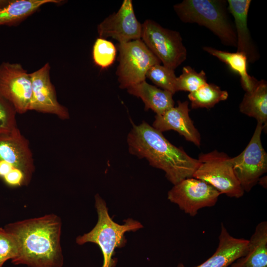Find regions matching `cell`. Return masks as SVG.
Instances as JSON below:
<instances>
[{"label":"cell","mask_w":267,"mask_h":267,"mask_svg":"<svg viewBox=\"0 0 267 267\" xmlns=\"http://www.w3.org/2000/svg\"><path fill=\"white\" fill-rule=\"evenodd\" d=\"M62 222L53 214L9 223L4 228L13 234L19 245L15 265L29 267H62L60 244Z\"/></svg>","instance_id":"6da1fadb"},{"label":"cell","mask_w":267,"mask_h":267,"mask_svg":"<svg viewBox=\"0 0 267 267\" xmlns=\"http://www.w3.org/2000/svg\"><path fill=\"white\" fill-rule=\"evenodd\" d=\"M127 141L131 154L144 158L150 166L163 170L173 185L193 177L199 165L198 159L172 144L162 133L145 121L138 125L133 124Z\"/></svg>","instance_id":"7a4b0ae2"},{"label":"cell","mask_w":267,"mask_h":267,"mask_svg":"<svg viewBox=\"0 0 267 267\" xmlns=\"http://www.w3.org/2000/svg\"><path fill=\"white\" fill-rule=\"evenodd\" d=\"M94 198L97 222L90 231L77 237L76 242L79 245L88 242L96 244L103 256L101 267H115L117 262L113 258L115 251L126 245V233L137 231L143 226L140 222L131 218L125 220L123 224L116 222L109 215L105 200L98 194Z\"/></svg>","instance_id":"3957f363"},{"label":"cell","mask_w":267,"mask_h":267,"mask_svg":"<svg viewBox=\"0 0 267 267\" xmlns=\"http://www.w3.org/2000/svg\"><path fill=\"white\" fill-rule=\"evenodd\" d=\"M226 2L220 0H184L173 7L182 22L204 26L224 45L236 47L235 28L227 12Z\"/></svg>","instance_id":"277c9868"},{"label":"cell","mask_w":267,"mask_h":267,"mask_svg":"<svg viewBox=\"0 0 267 267\" xmlns=\"http://www.w3.org/2000/svg\"><path fill=\"white\" fill-rule=\"evenodd\" d=\"M198 160L193 178L210 184L221 194L235 198L243 196L245 192L234 174L231 157L215 150L200 153Z\"/></svg>","instance_id":"5b68a950"},{"label":"cell","mask_w":267,"mask_h":267,"mask_svg":"<svg viewBox=\"0 0 267 267\" xmlns=\"http://www.w3.org/2000/svg\"><path fill=\"white\" fill-rule=\"evenodd\" d=\"M116 47L119 52L116 75L121 89L145 81L148 70L161 63L141 39L118 43Z\"/></svg>","instance_id":"8992f818"},{"label":"cell","mask_w":267,"mask_h":267,"mask_svg":"<svg viewBox=\"0 0 267 267\" xmlns=\"http://www.w3.org/2000/svg\"><path fill=\"white\" fill-rule=\"evenodd\" d=\"M141 40L164 66L174 70L187 57L180 33L147 19L142 24Z\"/></svg>","instance_id":"52a82bcc"},{"label":"cell","mask_w":267,"mask_h":267,"mask_svg":"<svg viewBox=\"0 0 267 267\" xmlns=\"http://www.w3.org/2000/svg\"><path fill=\"white\" fill-rule=\"evenodd\" d=\"M263 130V125L257 122L246 148L238 155L231 158L234 174L244 192H249L267 171V153L261 141Z\"/></svg>","instance_id":"ba28073f"},{"label":"cell","mask_w":267,"mask_h":267,"mask_svg":"<svg viewBox=\"0 0 267 267\" xmlns=\"http://www.w3.org/2000/svg\"><path fill=\"white\" fill-rule=\"evenodd\" d=\"M221 194L207 182L191 177L174 185L168 192V199L185 214L194 217L201 209L215 206Z\"/></svg>","instance_id":"9c48e42d"},{"label":"cell","mask_w":267,"mask_h":267,"mask_svg":"<svg viewBox=\"0 0 267 267\" xmlns=\"http://www.w3.org/2000/svg\"><path fill=\"white\" fill-rule=\"evenodd\" d=\"M0 93L14 106L17 113L30 110L32 81L30 73L19 63L0 64Z\"/></svg>","instance_id":"30bf717a"},{"label":"cell","mask_w":267,"mask_h":267,"mask_svg":"<svg viewBox=\"0 0 267 267\" xmlns=\"http://www.w3.org/2000/svg\"><path fill=\"white\" fill-rule=\"evenodd\" d=\"M99 38H112L118 43L141 39L142 24L137 19L131 0H124L117 12L100 22L97 27Z\"/></svg>","instance_id":"8fae6325"},{"label":"cell","mask_w":267,"mask_h":267,"mask_svg":"<svg viewBox=\"0 0 267 267\" xmlns=\"http://www.w3.org/2000/svg\"><path fill=\"white\" fill-rule=\"evenodd\" d=\"M50 66L46 63L30 73L32 81V98L30 110L52 114L62 119L69 118L67 109L58 101L50 77Z\"/></svg>","instance_id":"7c38bea8"},{"label":"cell","mask_w":267,"mask_h":267,"mask_svg":"<svg viewBox=\"0 0 267 267\" xmlns=\"http://www.w3.org/2000/svg\"><path fill=\"white\" fill-rule=\"evenodd\" d=\"M188 104L187 101H178L177 106H174L162 115H156L152 126L161 133L176 131L187 141L199 146L201 136L189 115Z\"/></svg>","instance_id":"4fadbf2b"},{"label":"cell","mask_w":267,"mask_h":267,"mask_svg":"<svg viewBox=\"0 0 267 267\" xmlns=\"http://www.w3.org/2000/svg\"><path fill=\"white\" fill-rule=\"evenodd\" d=\"M0 161L21 169L31 178L34 171L32 154L28 141L18 128L8 134L0 135Z\"/></svg>","instance_id":"5bb4252c"},{"label":"cell","mask_w":267,"mask_h":267,"mask_svg":"<svg viewBox=\"0 0 267 267\" xmlns=\"http://www.w3.org/2000/svg\"><path fill=\"white\" fill-rule=\"evenodd\" d=\"M219 241L218 246L213 255L194 267H229L247 253L248 240L232 236L223 223H221ZM176 267L184 266L179 263Z\"/></svg>","instance_id":"9a60e30c"},{"label":"cell","mask_w":267,"mask_h":267,"mask_svg":"<svg viewBox=\"0 0 267 267\" xmlns=\"http://www.w3.org/2000/svg\"><path fill=\"white\" fill-rule=\"evenodd\" d=\"M250 0H228V10L234 19L237 40V51L244 54L248 62L254 63L260 55L254 44L247 25Z\"/></svg>","instance_id":"2e32d148"},{"label":"cell","mask_w":267,"mask_h":267,"mask_svg":"<svg viewBox=\"0 0 267 267\" xmlns=\"http://www.w3.org/2000/svg\"><path fill=\"white\" fill-rule=\"evenodd\" d=\"M127 89L129 94L142 100L145 110L151 109L157 115L163 114L175 105L172 93L150 85L146 81Z\"/></svg>","instance_id":"e0dca14e"},{"label":"cell","mask_w":267,"mask_h":267,"mask_svg":"<svg viewBox=\"0 0 267 267\" xmlns=\"http://www.w3.org/2000/svg\"><path fill=\"white\" fill-rule=\"evenodd\" d=\"M230 267H267V222L258 223L248 240L246 254L234 261Z\"/></svg>","instance_id":"ac0fdd59"},{"label":"cell","mask_w":267,"mask_h":267,"mask_svg":"<svg viewBox=\"0 0 267 267\" xmlns=\"http://www.w3.org/2000/svg\"><path fill=\"white\" fill-rule=\"evenodd\" d=\"M240 111L254 118L262 124L264 130L267 126V83L265 80H257L251 90L245 92L239 105Z\"/></svg>","instance_id":"d6986e66"},{"label":"cell","mask_w":267,"mask_h":267,"mask_svg":"<svg viewBox=\"0 0 267 267\" xmlns=\"http://www.w3.org/2000/svg\"><path fill=\"white\" fill-rule=\"evenodd\" d=\"M59 0H9L0 7V26H15L36 12L43 5L58 3Z\"/></svg>","instance_id":"ffe728a7"},{"label":"cell","mask_w":267,"mask_h":267,"mask_svg":"<svg viewBox=\"0 0 267 267\" xmlns=\"http://www.w3.org/2000/svg\"><path fill=\"white\" fill-rule=\"evenodd\" d=\"M203 49L216 57L226 64L233 71L237 73L240 77L241 86L245 92L252 89L257 80L248 74V61L244 54L238 52H230L220 50L210 46H204Z\"/></svg>","instance_id":"44dd1931"},{"label":"cell","mask_w":267,"mask_h":267,"mask_svg":"<svg viewBox=\"0 0 267 267\" xmlns=\"http://www.w3.org/2000/svg\"><path fill=\"white\" fill-rule=\"evenodd\" d=\"M228 96V94L226 90H222L215 84L208 83L197 90L189 92L188 95L193 109H209L219 102L226 100Z\"/></svg>","instance_id":"7402d4cb"},{"label":"cell","mask_w":267,"mask_h":267,"mask_svg":"<svg viewBox=\"0 0 267 267\" xmlns=\"http://www.w3.org/2000/svg\"><path fill=\"white\" fill-rule=\"evenodd\" d=\"M146 78L163 89L168 90L173 94L177 91V78L174 70L158 64L152 66L147 71Z\"/></svg>","instance_id":"603a6c76"},{"label":"cell","mask_w":267,"mask_h":267,"mask_svg":"<svg viewBox=\"0 0 267 267\" xmlns=\"http://www.w3.org/2000/svg\"><path fill=\"white\" fill-rule=\"evenodd\" d=\"M117 48L111 41L98 38L92 48V58L94 63L101 69L110 67L114 62Z\"/></svg>","instance_id":"cb8c5ba5"},{"label":"cell","mask_w":267,"mask_h":267,"mask_svg":"<svg viewBox=\"0 0 267 267\" xmlns=\"http://www.w3.org/2000/svg\"><path fill=\"white\" fill-rule=\"evenodd\" d=\"M207 77L205 72H197L190 66L183 67L181 74L177 78L176 89L191 92L206 84Z\"/></svg>","instance_id":"d4e9b609"},{"label":"cell","mask_w":267,"mask_h":267,"mask_svg":"<svg viewBox=\"0 0 267 267\" xmlns=\"http://www.w3.org/2000/svg\"><path fill=\"white\" fill-rule=\"evenodd\" d=\"M19 245L16 237L0 227V267H2L5 262L16 258L19 254Z\"/></svg>","instance_id":"484cf974"},{"label":"cell","mask_w":267,"mask_h":267,"mask_svg":"<svg viewBox=\"0 0 267 267\" xmlns=\"http://www.w3.org/2000/svg\"><path fill=\"white\" fill-rule=\"evenodd\" d=\"M12 104L0 93V135L8 134L17 129Z\"/></svg>","instance_id":"4316f807"},{"label":"cell","mask_w":267,"mask_h":267,"mask_svg":"<svg viewBox=\"0 0 267 267\" xmlns=\"http://www.w3.org/2000/svg\"><path fill=\"white\" fill-rule=\"evenodd\" d=\"M3 179L10 186H18L28 184L31 178L21 169L14 167Z\"/></svg>","instance_id":"83f0119b"},{"label":"cell","mask_w":267,"mask_h":267,"mask_svg":"<svg viewBox=\"0 0 267 267\" xmlns=\"http://www.w3.org/2000/svg\"><path fill=\"white\" fill-rule=\"evenodd\" d=\"M14 167H16L7 162L0 161V177L3 178Z\"/></svg>","instance_id":"f1b7e54d"},{"label":"cell","mask_w":267,"mask_h":267,"mask_svg":"<svg viewBox=\"0 0 267 267\" xmlns=\"http://www.w3.org/2000/svg\"><path fill=\"white\" fill-rule=\"evenodd\" d=\"M258 182L264 188H267V176L261 177L259 179Z\"/></svg>","instance_id":"f546056e"}]
</instances>
